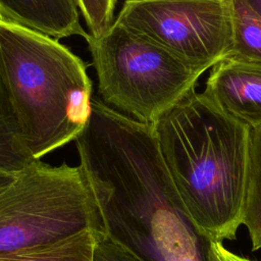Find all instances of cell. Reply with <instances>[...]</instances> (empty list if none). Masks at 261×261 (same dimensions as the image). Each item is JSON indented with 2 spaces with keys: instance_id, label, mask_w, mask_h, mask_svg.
Listing matches in <instances>:
<instances>
[{
  "instance_id": "obj_12",
  "label": "cell",
  "mask_w": 261,
  "mask_h": 261,
  "mask_svg": "<svg viewBox=\"0 0 261 261\" xmlns=\"http://www.w3.org/2000/svg\"><path fill=\"white\" fill-rule=\"evenodd\" d=\"M233 49L229 56L261 63V15L245 0H228Z\"/></svg>"
},
{
  "instance_id": "obj_4",
  "label": "cell",
  "mask_w": 261,
  "mask_h": 261,
  "mask_svg": "<svg viewBox=\"0 0 261 261\" xmlns=\"http://www.w3.org/2000/svg\"><path fill=\"white\" fill-rule=\"evenodd\" d=\"M84 229L101 231L80 165L36 160L0 193V253L55 243Z\"/></svg>"
},
{
  "instance_id": "obj_18",
  "label": "cell",
  "mask_w": 261,
  "mask_h": 261,
  "mask_svg": "<svg viewBox=\"0 0 261 261\" xmlns=\"http://www.w3.org/2000/svg\"><path fill=\"white\" fill-rule=\"evenodd\" d=\"M249 261H254V260H251V259H249Z\"/></svg>"
},
{
  "instance_id": "obj_2",
  "label": "cell",
  "mask_w": 261,
  "mask_h": 261,
  "mask_svg": "<svg viewBox=\"0 0 261 261\" xmlns=\"http://www.w3.org/2000/svg\"><path fill=\"white\" fill-rule=\"evenodd\" d=\"M0 80L34 159L86 126L92 82L84 61L58 40L0 18Z\"/></svg>"
},
{
  "instance_id": "obj_17",
  "label": "cell",
  "mask_w": 261,
  "mask_h": 261,
  "mask_svg": "<svg viewBox=\"0 0 261 261\" xmlns=\"http://www.w3.org/2000/svg\"><path fill=\"white\" fill-rule=\"evenodd\" d=\"M254 10L261 15V0H245Z\"/></svg>"
},
{
  "instance_id": "obj_6",
  "label": "cell",
  "mask_w": 261,
  "mask_h": 261,
  "mask_svg": "<svg viewBox=\"0 0 261 261\" xmlns=\"http://www.w3.org/2000/svg\"><path fill=\"white\" fill-rule=\"evenodd\" d=\"M114 21L202 72L233 49L228 0H125Z\"/></svg>"
},
{
  "instance_id": "obj_16",
  "label": "cell",
  "mask_w": 261,
  "mask_h": 261,
  "mask_svg": "<svg viewBox=\"0 0 261 261\" xmlns=\"http://www.w3.org/2000/svg\"><path fill=\"white\" fill-rule=\"evenodd\" d=\"M21 172V171H20ZM19 173V172H18ZM18 173L10 172H0V193L9 187L17 177Z\"/></svg>"
},
{
  "instance_id": "obj_7",
  "label": "cell",
  "mask_w": 261,
  "mask_h": 261,
  "mask_svg": "<svg viewBox=\"0 0 261 261\" xmlns=\"http://www.w3.org/2000/svg\"><path fill=\"white\" fill-rule=\"evenodd\" d=\"M204 93L251 129L261 127V63L228 56L213 66Z\"/></svg>"
},
{
  "instance_id": "obj_8",
  "label": "cell",
  "mask_w": 261,
  "mask_h": 261,
  "mask_svg": "<svg viewBox=\"0 0 261 261\" xmlns=\"http://www.w3.org/2000/svg\"><path fill=\"white\" fill-rule=\"evenodd\" d=\"M77 0H0V18L56 40L89 37L81 21Z\"/></svg>"
},
{
  "instance_id": "obj_13",
  "label": "cell",
  "mask_w": 261,
  "mask_h": 261,
  "mask_svg": "<svg viewBox=\"0 0 261 261\" xmlns=\"http://www.w3.org/2000/svg\"><path fill=\"white\" fill-rule=\"evenodd\" d=\"M77 2L92 37L103 35L114 22L117 0H77Z\"/></svg>"
},
{
  "instance_id": "obj_5",
  "label": "cell",
  "mask_w": 261,
  "mask_h": 261,
  "mask_svg": "<svg viewBox=\"0 0 261 261\" xmlns=\"http://www.w3.org/2000/svg\"><path fill=\"white\" fill-rule=\"evenodd\" d=\"M105 231L142 261H220L213 241L198 233L168 170H146L125 180L105 214Z\"/></svg>"
},
{
  "instance_id": "obj_15",
  "label": "cell",
  "mask_w": 261,
  "mask_h": 261,
  "mask_svg": "<svg viewBox=\"0 0 261 261\" xmlns=\"http://www.w3.org/2000/svg\"><path fill=\"white\" fill-rule=\"evenodd\" d=\"M213 245L220 261H249V258L232 253L231 251L226 249L220 242H213Z\"/></svg>"
},
{
  "instance_id": "obj_9",
  "label": "cell",
  "mask_w": 261,
  "mask_h": 261,
  "mask_svg": "<svg viewBox=\"0 0 261 261\" xmlns=\"http://www.w3.org/2000/svg\"><path fill=\"white\" fill-rule=\"evenodd\" d=\"M98 232L84 229L55 243L0 253V261H94Z\"/></svg>"
},
{
  "instance_id": "obj_1",
  "label": "cell",
  "mask_w": 261,
  "mask_h": 261,
  "mask_svg": "<svg viewBox=\"0 0 261 261\" xmlns=\"http://www.w3.org/2000/svg\"><path fill=\"white\" fill-rule=\"evenodd\" d=\"M153 125L198 233L213 242L234 240L242 225L251 128L195 89Z\"/></svg>"
},
{
  "instance_id": "obj_14",
  "label": "cell",
  "mask_w": 261,
  "mask_h": 261,
  "mask_svg": "<svg viewBox=\"0 0 261 261\" xmlns=\"http://www.w3.org/2000/svg\"><path fill=\"white\" fill-rule=\"evenodd\" d=\"M94 261H142L125 248L99 232Z\"/></svg>"
},
{
  "instance_id": "obj_10",
  "label": "cell",
  "mask_w": 261,
  "mask_h": 261,
  "mask_svg": "<svg viewBox=\"0 0 261 261\" xmlns=\"http://www.w3.org/2000/svg\"><path fill=\"white\" fill-rule=\"evenodd\" d=\"M242 225H245L251 241L252 251L261 249V127L250 133V158L246 192L242 210Z\"/></svg>"
},
{
  "instance_id": "obj_11",
  "label": "cell",
  "mask_w": 261,
  "mask_h": 261,
  "mask_svg": "<svg viewBox=\"0 0 261 261\" xmlns=\"http://www.w3.org/2000/svg\"><path fill=\"white\" fill-rule=\"evenodd\" d=\"M34 161L36 159L22 142L12 106L0 80V172L18 173Z\"/></svg>"
},
{
  "instance_id": "obj_3",
  "label": "cell",
  "mask_w": 261,
  "mask_h": 261,
  "mask_svg": "<svg viewBox=\"0 0 261 261\" xmlns=\"http://www.w3.org/2000/svg\"><path fill=\"white\" fill-rule=\"evenodd\" d=\"M86 41L101 101L143 123L154 124L195 89L203 73L115 21Z\"/></svg>"
}]
</instances>
